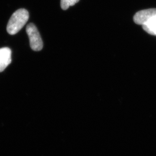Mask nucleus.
Returning a JSON list of instances; mask_svg holds the SVG:
<instances>
[{"label": "nucleus", "instance_id": "1", "mask_svg": "<svg viewBox=\"0 0 156 156\" xmlns=\"http://www.w3.org/2000/svg\"><path fill=\"white\" fill-rule=\"evenodd\" d=\"M29 19V12L25 9H20L16 11L9 20L7 31L10 35H15L20 32Z\"/></svg>", "mask_w": 156, "mask_h": 156}, {"label": "nucleus", "instance_id": "2", "mask_svg": "<svg viewBox=\"0 0 156 156\" xmlns=\"http://www.w3.org/2000/svg\"><path fill=\"white\" fill-rule=\"evenodd\" d=\"M26 31L30 40V46L34 51H41L43 47V43L40 34L35 24L30 23L27 25Z\"/></svg>", "mask_w": 156, "mask_h": 156}, {"label": "nucleus", "instance_id": "3", "mask_svg": "<svg viewBox=\"0 0 156 156\" xmlns=\"http://www.w3.org/2000/svg\"><path fill=\"white\" fill-rule=\"evenodd\" d=\"M155 17H156V8L146 9L137 12L134 16L133 20L136 24L144 26Z\"/></svg>", "mask_w": 156, "mask_h": 156}, {"label": "nucleus", "instance_id": "4", "mask_svg": "<svg viewBox=\"0 0 156 156\" xmlns=\"http://www.w3.org/2000/svg\"><path fill=\"white\" fill-rule=\"evenodd\" d=\"M11 50L8 47L0 48V72H2L11 62Z\"/></svg>", "mask_w": 156, "mask_h": 156}, {"label": "nucleus", "instance_id": "5", "mask_svg": "<svg viewBox=\"0 0 156 156\" xmlns=\"http://www.w3.org/2000/svg\"><path fill=\"white\" fill-rule=\"evenodd\" d=\"M143 28L149 34L156 36V17L143 26Z\"/></svg>", "mask_w": 156, "mask_h": 156}, {"label": "nucleus", "instance_id": "6", "mask_svg": "<svg viewBox=\"0 0 156 156\" xmlns=\"http://www.w3.org/2000/svg\"><path fill=\"white\" fill-rule=\"evenodd\" d=\"M80 0H61V7L62 9L66 10L70 6H74L76 3H78Z\"/></svg>", "mask_w": 156, "mask_h": 156}]
</instances>
